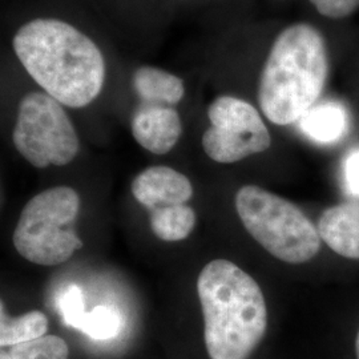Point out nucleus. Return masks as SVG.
Instances as JSON below:
<instances>
[{
  "mask_svg": "<svg viewBox=\"0 0 359 359\" xmlns=\"http://www.w3.org/2000/svg\"><path fill=\"white\" fill-rule=\"evenodd\" d=\"M310 3L321 15L332 19L346 18L359 6V0H310Z\"/></svg>",
  "mask_w": 359,
  "mask_h": 359,
  "instance_id": "nucleus-19",
  "label": "nucleus"
},
{
  "mask_svg": "<svg viewBox=\"0 0 359 359\" xmlns=\"http://www.w3.org/2000/svg\"><path fill=\"white\" fill-rule=\"evenodd\" d=\"M210 127L203 136L204 152L219 164H233L265 152L271 137L259 112L234 96H219L208 108Z\"/></svg>",
  "mask_w": 359,
  "mask_h": 359,
  "instance_id": "nucleus-7",
  "label": "nucleus"
},
{
  "mask_svg": "<svg viewBox=\"0 0 359 359\" xmlns=\"http://www.w3.org/2000/svg\"><path fill=\"white\" fill-rule=\"evenodd\" d=\"M48 332V318L44 313L34 310L19 317H10L1 302L0 311V345L15 346L44 337Z\"/></svg>",
  "mask_w": 359,
  "mask_h": 359,
  "instance_id": "nucleus-14",
  "label": "nucleus"
},
{
  "mask_svg": "<svg viewBox=\"0 0 359 359\" xmlns=\"http://www.w3.org/2000/svg\"><path fill=\"white\" fill-rule=\"evenodd\" d=\"M132 88L140 103L156 105L175 107L185 95V86L181 77L152 65H142L133 72Z\"/></svg>",
  "mask_w": 359,
  "mask_h": 359,
  "instance_id": "nucleus-11",
  "label": "nucleus"
},
{
  "mask_svg": "<svg viewBox=\"0 0 359 359\" xmlns=\"http://www.w3.org/2000/svg\"><path fill=\"white\" fill-rule=\"evenodd\" d=\"M137 144L154 154L170 152L182 135V123L175 107L140 103L130 118Z\"/></svg>",
  "mask_w": 359,
  "mask_h": 359,
  "instance_id": "nucleus-8",
  "label": "nucleus"
},
{
  "mask_svg": "<svg viewBox=\"0 0 359 359\" xmlns=\"http://www.w3.org/2000/svg\"><path fill=\"white\" fill-rule=\"evenodd\" d=\"M355 350H357V358L359 359V330L358 335H357V342H355Z\"/></svg>",
  "mask_w": 359,
  "mask_h": 359,
  "instance_id": "nucleus-20",
  "label": "nucleus"
},
{
  "mask_svg": "<svg viewBox=\"0 0 359 359\" xmlns=\"http://www.w3.org/2000/svg\"><path fill=\"white\" fill-rule=\"evenodd\" d=\"M57 309L65 325L79 330L87 314L81 289L75 283H71L65 287L60 294L57 295Z\"/></svg>",
  "mask_w": 359,
  "mask_h": 359,
  "instance_id": "nucleus-17",
  "label": "nucleus"
},
{
  "mask_svg": "<svg viewBox=\"0 0 359 359\" xmlns=\"http://www.w3.org/2000/svg\"><path fill=\"white\" fill-rule=\"evenodd\" d=\"M196 213L187 204L163 206L151 210V228L154 236L167 243L189 237L196 226Z\"/></svg>",
  "mask_w": 359,
  "mask_h": 359,
  "instance_id": "nucleus-13",
  "label": "nucleus"
},
{
  "mask_svg": "<svg viewBox=\"0 0 359 359\" xmlns=\"http://www.w3.org/2000/svg\"><path fill=\"white\" fill-rule=\"evenodd\" d=\"M317 228L322 240L337 255L359 259V204H341L326 209Z\"/></svg>",
  "mask_w": 359,
  "mask_h": 359,
  "instance_id": "nucleus-10",
  "label": "nucleus"
},
{
  "mask_svg": "<svg viewBox=\"0 0 359 359\" xmlns=\"http://www.w3.org/2000/svg\"><path fill=\"white\" fill-rule=\"evenodd\" d=\"M299 129L311 142H341L348 129V114L342 104L325 102L314 105L299 118Z\"/></svg>",
  "mask_w": 359,
  "mask_h": 359,
  "instance_id": "nucleus-12",
  "label": "nucleus"
},
{
  "mask_svg": "<svg viewBox=\"0 0 359 359\" xmlns=\"http://www.w3.org/2000/svg\"><path fill=\"white\" fill-rule=\"evenodd\" d=\"M13 47L27 74L59 103L83 108L102 93L103 53L92 39L65 20L28 22L16 31Z\"/></svg>",
  "mask_w": 359,
  "mask_h": 359,
  "instance_id": "nucleus-1",
  "label": "nucleus"
},
{
  "mask_svg": "<svg viewBox=\"0 0 359 359\" xmlns=\"http://www.w3.org/2000/svg\"><path fill=\"white\" fill-rule=\"evenodd\" d=\"M236 209L245 229L271 256L298 265L318 255V228L293 203L256 185H245L236 194Z\"/></svg>",
  "mask_w": 359,
  "mask_h": 359,
  "instance_id": "nucleus-4",
  "label": "nucleus"
},
{
  "mask_svg": "<svg viewBox=\"0 0 359 359\" xmlns=\"http://www.w3.org/2000/svg\"><path fill=\"white\" fill-rule=\"evenodd\" d=\"M68 345L63 338L56 335H44L31 342L10 346L0 354V359H68Z\"/></svg>",
  "mask_w": 359,
  "mask_h": 359,
  "instance_id": "nucleus-15",
  "label": "nucleus"
},
{
  "mask_svg": "<svg viewBox=\"0 0 359 359\" xmlns=\"http://www.w3.org/2000/svg\"><path fill=\"white\" fill-rule=\"evenodd\" d=\"M124 326V320L118 309L109 305H100L86 314L80 325V332L97 341H105L117 337Z\"/></svg>",
  "mask_w": 359,
  "mask_h": 359,
  "instance_id": "nucleus-16",
  "label": "nucleus"
},
{
  "mask_svg": "<svg viewBox=\"0 0 359 359\" xmlns=\"http://www.w3.org/2000/svg\"><path fill=\"white\" fill-rule=\"evenodd\" d=\"M329 63L317 28L297 23L274 40L258 84V104L277 126H289L314 107L327 79Z\"/></svg>",
  "mask_w": 359,
  "mask_h": 359,
  "instance_id": "nucleus-3",
  "label": "nucleus"
},
{
  "mask_svg": "<svg viewBox=\"0 0 359 359\" xmlns=\"http://www.w3.org/2000/svg\"><path fill=\"white\" fill-rule=\"evenodd\" d=\"M344 187L347 194L359 198V148H354L346 154L342 163Z\"/></svg>",
  "mask_w": 359,
  "mask_h": 359,
  "instance_id": "nucleus-18",
  "label": "nucleus"
},
{
  "mask_svg": "<svg viewBox=\"0 0 359 359\" xmlns=\"http://www.w3.org/2000/svg\"><path fill=\"white\" fill-rule=\"evenodd\" d=\"M197 293L209 358L249 359L268 327L266 302L256 280L219 258L201 270Z\"/></svg>",
  "mask_w": 359,
  "mask_h": 359,
  "instance_id": "nucleus-2",
  "label": "nucleus"
},
{
  "mask_svg": "<svg viewBox=\"0 0 359 359\" xmlns=\"http://www.w3.org/2000/svg\"><path fill=\"white\" fill-rule=\"evenodd\" d=\"M80 197L69 187H55L32 197L23 208L13 231V246L27 261L55 266L83 248L74 231Z\"/></svg>",
  "mask_w": 359,
  "mask_h": 359,
  "instance_id": "nucleus-5",
  "label": "nucleus"
},
{
  "mask_svg": "<svg viewBox=\"0 0 359 359\" xmlns=\"http://www.w3.org/2000/svg\"><path fill=\"white\" fill-rule=\"evenodd\" d=\"M16 151L35 168L65 167L76 157L80 142L63 104L46 92L26 95L13 132Z\"/></svg>",
  "mask_w": 359,
  "mask_h": 359,
  "instance_id": "nucleus-6",
  "label": "nucleus"
},
{
  "mask_svg": "<svg viewBox=\"0 0 359 359\" xmlns=\"http://www.w3.org/2000/svg\"><path fill=\"white\" fill-rule=\"evenodd\" d=\"M133 197L154 210L163 206L187 204L193 196L189 179L173 168L149 167L140 172L132 182Z\"/></svg>",
  "mask_w": 359,
  "mask_h": 359,
  "instance_id": "nucleus-9",
  "label": "nucleus"
}]
</instances>
